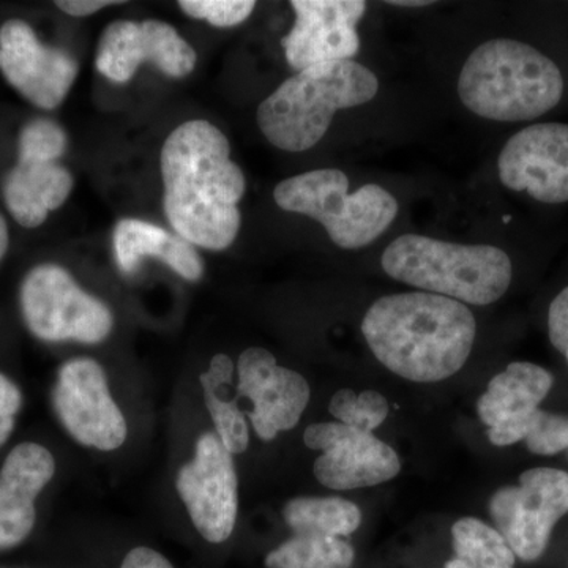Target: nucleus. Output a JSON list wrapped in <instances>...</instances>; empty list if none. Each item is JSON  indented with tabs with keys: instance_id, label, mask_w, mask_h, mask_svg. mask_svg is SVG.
<instances>
[{
	"instance_id": "nucleus-22",
	"label": "nucleus",
	"mask_w": 568,
	"mask_h": 568,
	"mask_svg": "<svg viewBox=\"0 0 568 568\" xmlns=\"http://www.w3.org/2000/svg\"><path fill=\"white\" fill-rule=\"evenodd\" d=\"M283 517L295 536L345 538L362 523L361 508L343 497H295L284 506Z\"/></svg>"
},
{
	"instance_id": "nucleus-29",
	"label": "nucleus",
	"mask_w": 568,
	"mask_h": 568,
	"mask_svg": "<svg viewBox=\"0 0 568 568\" xmlns=\"http://www.w3.org/2000/svg\"><path fill=\"white\" fill-rule=\"evenodd\" d=\"M121 568H174L163 555L152 548H134L123 559Z\"/></svg>"
},
{
	"instance_id": "nucleus-5",
	"label": "nucleus",
	"mask_w": 568,
	"mask_h": 568,
	"mask_svg": "<svg viewBox=\"0 0 568 568\" xmlns=\"http://www.w3.org/2000/svg\"><path fill=\"white\" fill-rule=\"evenodd\" d=\"M384 272L396 282L462 304H495L511 283V261L493 245H459L405 234L383 254Z\"/></svg>"
},
{
	"instance_id": "nucleus-31",
	"label": "nucleus",
	"mask_w": 568,
	"mask_h": 568,
	"mask_svg": "<svg viewBox=\"0 0 568 568\" xmlns=\"http://www.w3.org/2000/svg\"><path fill=\"white\" fill-rule=\"evenodd\" d=\"M9 226H7L6 219L0 215V260L6 256L7 250H9Z\"/></svg>"
},
{
	"instance_id": "nucleus-18",
	"label": "nucleus",
	"mask_w": 568,
	"mask_h": 568,
	"mask_svg": "<svg viewBox=\"0 0 568 568\" xmlns=\"http://www.w3.org/2000/svg\"><path fill=\"white\" fill-rule=\"evenodd\" d=\"M54 457L40 444H20L0 469V551L22 544L36 526V500L54 477Z\"/></svg>"
},
{
	"instance_id": "nucleus-12",
	"label": "nucleus",
	"mask_w": 568,
	"mask_h": 568,
	"mask_svg": "<svg viewBox=\"0 0 568 568\" xmlns=\"http://www.w3.org/2000/svg\"><path fill=\"white\" fill-rule=\"evenodd\" d=\"M304 440L312 450L323 452L313 470L317 481L331 489L376 487L402 470V459L394 448L373 433L339 422L310 425Z\"/></svg>"
},
{
	"instance_id": "nucleus-14",
	"label": "nucleus",
	"mask_w": 568,
	"mask_h": 568,
	"mask_svg": "<svg viewBox=\"0 0 568 568\" xmlns=\"http://www.w3.org/2000/svg\"><path fill=\"white\" fill-rule=\"evenodd\" d=\"M500 182L545 204L568 201V125L536 123L510 138L500 151Z\"/></svg>"
},
{
	"instance_id": "nucleus-24",
	"label": "nucleus",
	"mask_w": 568,
	"mask_h": 568,
	"mask_svg": "<svg viewBox=\"0 0 568 568\" xmlns=\"http://www.w3.org/2000/svg\"><path fill=\"white\" fill-rule=\"evenodd\" d=\"M452 545L455 558L477 568H515L517 556L508 547L499 530L481 521L466 517L452 526Z\"/></svg>"
},
{
	"instance_id": "nucleus-17",
	"label": "nucleus",
	"mask_w": 568,
	"mask_h": 568,
	"mask_svg": "<svg viewBox=\"0 0 568 568\" xmlns=\"http://www.w3.org/2000/svg\"><path fill=\"white\" fill-rule=\"evenodd\" d=\"M237 395L248 398L250 422L260 439L272 440L295 428L310 402V386L301 373L276 364L263 347H248L239 357Z\"/></svg>"
},
{
	"instance_id": "nucleus-28",
	"label": "nucleus",
	"mask_w": 568,
	"mask_h": 568,
	"mask_svg": "<svg viewBox=\"0 0 568 568\" xmlns=\"http://www.w3.org/2000/svg\"><path fill=\"white\" fill-rule=\"evenodd\" d=\"M548 334L549 342L566 357L568 364V286L549 305Z\"/></svg>"
},
{
	"instance_id": "nucleus-30",
	"label": "nucleus",
	"mask_w": 568,
	"mask_h": 568,
	"mask_svg": "<svg viewBox=\"0 0 568 568\" xmlns=\"http://www.w3.org/2000/svg\"><path fill=\"white\" fill-rule=\"evenodd\" d=\"M118 3L122 2H112V0H61V2H55V6L70 17L84 18L91 17V14L106 9V7L118 6Z\"/></svg>"
},
{
	"instance_id": "nucleus-2",
	"label": "nucleus",
	"mask_w": 568,
	"mask_h": 568,
	"mask_svg": "<svg viewBox=\"0 0 568 568\" xmlns=\"http://www.w3.org/2000/svg\"><path fill=\"white\" fill-rule=\"evenodd\" d=\"M369 349L396 376L439 383L457 375L476 342L477 323L462 302L432 293L377 298L362 323Z\"/></svg>"
},
{
	"instance_id": "nucleus-15",
	"label": "nucleus",
	"mask_w": 568,
	"mask_h": 568,
	"mask_svg": "<svg viewBox=\"0 0 568 568\" xmlns=\"http://www.w3.org/2000/svg\"><path fill=\"white\" fill-rule=\"evenodd\" d=\"M0 71L24 99L54 110L77 80V59L37 39L28 22L9 20L0 28Z\"/></svg>"
},
{
	"instance_id": "nucleus-16",
	"label": "nucleus",
	"mask_w": 568,
	"mask_h": 568,
	"mask_svg": "<svg viewBox=\"0 0 568 568\" xmlns=\"http://www.w3.org/2000/svg\"><path fill=\"white\" fill-rule=\"evenodd\" d=\"M291 7L295 21L282 44L293 69L351 61L361 50L357 24L366 11L364 0H293Z\"/></svg>"
},
{
	"instance_id": "nucleus-1",
	"label": "nucleus",
	"mask_w": 568,
	"mask_h": 568,
	"mask_svg": "<svg viewBox=\"0 0 568 568\" xmlns=\"http://www.w3.org/2000/svg\"><path fill=\"white\" fill-rule=\"evenodd\" d=\"M160 163L164 213L175 233L213 252L233 245L246 182L222 130L207 121L182 123L164 141Z\"/></svg>"
},
{
	"instance_id": "nucleus-8",
	"label": "nucleus",
	"mask_w": 568,
	"mask_h": 568,
	"mask_svg": "<svg viewBox=\"0 0 568 568\" xmlns=\"http://www.w3.org/2000/svg\"><path fill=\"white\" fill-rule=\"evenodd\" d=\"M20 304L29 331L43 342L99 345L114 327L111 310L58 264L37 265L26 275Z\"/></svg>"
},
{
	"instance_id": "nucleus-13",
	"label": "nucleus",
	"mask_w": 568,
	"mask_h": 568,
	"mask_svg": "<svg viewBox=\"0 0 568 568\" xmlns=\"http://www.w3.org/2000/svg\"><path fill=\"white\" fill-rule=\"evenodd\" d=\"M197 55L173 26L156 20L111 22L97 50L95 67L104 78L125 84L142 63H152L170 78H185Z\"/></svg>"
},
{
	"instance_id": "nucleus-26",
	"label": "nucleus",
	"mask_w": 568,
	"mask_h": 568,
	"mask_svg": "<svg viewBox=\"0 0 568 568\" xmlns=\"http://www.w3.org/2000/svg\"><path fill=\"white\" fill-rule=\"evenodd\" d=\"M179 7L194 20L211 22L215 28H233L252 17V0H181Z\"/></svg>"
},
{
	"instance_id": "nucleus-4",
	"label": "nucleus",
	"mask_w": 568,
	"mask_h": 568,
	"mask_svg": "<svg viewBox=\"0 0 568 568\" xmlns=\"http://www.w3.org/2000/svg\"><path fill=\"white\" fill-rule=\"evenodd\" d=\"M376 74L355 61L321 63L298 71L257 108L265 140L286 152H304L323 140L336 112L372 102Z\"/></svg>"
},
{
	"instance_id": "nucleus-20",
	"label": "nucleus",
	"mask_w": 568,
	"mask_h": 568,
	"mask_svg": "<svg viewBox=\"0 0 568 568\" xmlns=\"http://www.w3.org/2000/svg\"><path fill=\"white\" fill-rule=\"evenodd\" d=\"M112 241L115 260L123 274H134L144 257L153 256L189 282H197L203 276L204 264L193 245L156 224L123 219L115 224Z\"/></svg>"
},
{
	"instance_id": "nucleus-32",
	"label": "nucleus",
	"mask_w": 568,
	"mask_h": 568,
	"mask_svg": "<svg viewBox=\"0 0 568 568\" xmlns=\"http://www.w3.org/2000/svg\"><path fill=\"white\" fill-rule=\"evenodd\" d=\"M390 3V6H396V7H426V6H432L433 2H428V0H402V2H396V0H394V2H388Z\"/></svg>"
},
{
	"instance_id": "nucleus-6",
	"label": "nucleus",
	"mask_w": 568,
	"mask_h": 568,
	"mask_svg": "<svg viewBox=\"0 0 568 568\" xmlns=\"http://www.w3.org/2000/svg\"><path fill=\"white\" fill-rule=\"evenodd\" d=\"M274 200L286 212L302 213L323 224L339 248L357 250L375 242L398 215L387 190L366 183L349 193V179L339 170H316L280 182Z\"/></svg>"
},
{
	"instance_id": "nucleus-21",
	"label": "nucleus",
	"mask_w": 568,
	"mask_h": 568,
	"mask_svg": "<svg viewBox=\"0 0 568 568\" xmlns=\"http://www.w3.org/2000/svg\"><path fill=\"white\" fill-rule=\"evenodd\" d=\"M234 364L227 355L212 358L207 372L201 375L205 405L215 425V433L231 454H244L250 443L245 414L239 407L241 396H231Z\"/></svg>"
},
{
	"instance_id": "nucleus-7",
	"label": "nucleus",
	"mask_w": 568,
	"mask_h": 568,
	"mask_svg": "<svg viewBox=\"0 0 568 568\" xmlns=\"http://www.w3.org/2000/svg\"><path fill=\"white\" fill-rule=\"evenodd\" d=\"M555 384L544 366L514 362L489 381L477 414L497 447L525 443L529 452L551 457L568 450V416L540 409Z\"/></svg>"
},
{
	"instance_id": "nucleus-10",
	"label": "nucleus",
	"mask_w": 568,
	"mask_h": 568,
	"mask_svg": "<svg viewBox=\"0 0 568 568\" xmlns=\"http://www.w3.org/2000/svg\"><path fill=\"white\" fill-rule=\"evenodd\" d=\"M52 405L63 428L81 446L111 452L125 443V417L111 396L106 373L93 358H73L62 365Z\"/></svg>"
},
{
	"instance_id": "nucleus-19",
	"label": "nucleus",
	"mask_w": 568,
	"mask_h": 568,
	"mask_svg": "<svg viewBox=\"0 0 568 568\" xmlns=\"http://www.w3.org/2000/svg\"><path fill=\"white\" fill-rule=\"evenodd\" d=\"M73 175L58 159L18 152V163L3 182V200L21 226L39 227L73 190Z\"/></svg>"
},
{
	"instance_id": "nucleus-23",
	"label": "nucleus",
	"mask_w": 568,
	"mask_h": 568,
	"mask_svg": "<svg viewBox=\"0 0 568 568\" xmlns=\"http://www.w3.org/2000/svg\"><path fill=\"white\" fill-rule=\"evenodd\" d=\"M355 559L353 545L345 538L295 536L265 558L267 568H351Z\"/></svg>"
},
{
	"instance_id": "nucleus-27",
	"label": "nucleus",
	"mask_w": 568,
	"mask_h": 568,
	"mask_svg": "<svg viewBox=\"0 0 568 568\" xmlns=\"http://www.w3.org/2000/svg\"><path fill=\"white\" fill-rule=\"evenodd\" d=\"M22 406V395L17 384L0 373V447L9 440L14 429L18 413Z\"/></svg>"
},
{
	"instance_id": "nucleus-11",
	"label": "nucleus",
	"mask_w": 568,
	"mask_h": 568,
	"mask_svg": "<svg viewBox=\"0 0 568 568\" xmlns=\"http://www.w3.org/2000/svg\"><path fill=\"white\" fill-rule=\"evenodd\" d=\"M175 489L205 540L223 544L231 537L237 521L239 478L233 454L216 433L197 439L192 462L179 470Z\"/></svg>"
},
{
	"instance_id": "nucleus-33",
	"label": "nucleus",
	"mask_w": 568,
	"mask_h": 568,
	"mask_svg": "<svg viewBox=\"0 0 568 568\" xmlns=\"http://www.w3.org/2000/svg\"><path fill=\"white\" fill-rule=\"evenodd\" d=\"M444 568H477L474 566H470V564L465 562V560L454 558L452 560H448L446 564V567Z\"/></svg>"
},
{
	"instance_id": "nucleus-25",
	"label": "nucleus",
	"mask_w": 568,
	"mask_h": 568,
	"mask_svg": "<svg viewBox=\"0 0 568 568\" xmlns=\"http://www.w3.org/2000/svg\"><path fill=\"white\" fill-rule=\"evenodd\" d=\"M328 413L339 424L373 433L386 422L390 406L379 392L365 390L357 395L351 388H342L332 396Z\"/></svg>"
},
{
	"instance_id": "nucleus-3",
	"label": "nucleus",
	"mask_w": 568,
	"mask_h": 568,
	"mask_svg": "<svg viewBox=\"0 0 568 568\" xmlns=\"http://www.w3.org/2000/svg\"><path fill=\"white\" fill-rule=\"evenodd\" d=\"M564 93L559 67L523 41L480 44L463 65L458 95L467 110L497 122H525L558 106Z\"/></svg>"
},
{
	"instance_id": "nucleus-9",
	"label": "nucleus",
	"mask_w": 568,
	"mask_h": 568,
	"mask_svg": "<svg viewBox=\"0 0 568 568\" xmlns=\"http://www.w3.org/2000/svg\"><path fill=\"white\" fill-rule=\"evenodd\" d=\"M568 514V473L534 467L518 485L497 489L489 515L518 559L537 560L547 551L552 529Z\"/></svg>"
}]
</instances>
